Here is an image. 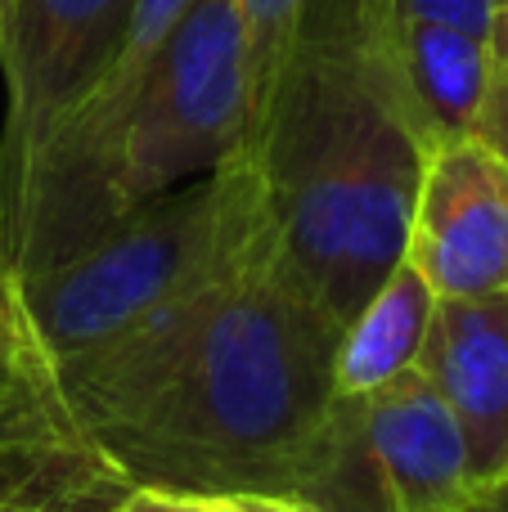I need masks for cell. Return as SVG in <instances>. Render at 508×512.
<instances>
[{"instance_id": "1", "label": "cell", "mask_w": 508, "mask_h": 512, "mask_svg": "<svg viewBox=\"0 0 508 512\" xmlns=\"http://www.w3.org/2000/svg\"><path fill=\"white\" fill-rule=\"evenodd\" d=\"M342 328L257 243L230 274L59 360L72 423L126 490L293 495Z\"/></svg>"}, {"instance_id": "2", "label": "cell", "mask_w": 508, "mask_h": 512, "mask_svg": "<svg viewBox=\"0 0 508 512\" xmlns=\"http://www.w3.org/2000/svg\"><path fill=\"white\" fill-rule=\"evenodd\" d=\"M239 158L275 261L342 328L405 261L428 158L365 0L311 5L261 77Z\"/></svg>"}, {"instance_id": "3", "label": "cell", "mask_w": 508, "mask_h": 512, "mask_svg": "<svg viewBox=\"0 0 508 512\" xmlns=\"http://www.w3.org/2000/svg\"><path fill=\"white\" fill-rule=\"evenodd\" d=\"M257 243H266L257 189L234 158L140 203L68 261L18 279V292L45 351L72 360L216 283Z\"/></svg>"}, {"instance_id": "4", "label": "cell", "mask_w": 508, "mask_h": 512, "mask_svg": "<svg viewBox=\"0 0 508 512\" xmlns=\"http://www.w3.org/2000/svg\"><path fill=\"white\" fill-rule=\"evenodd\" d=\"M252 90L234 0H194L108 144L90 189L86 243L140 203L239 158L252 126Z\"/></svg>"}, {"instance_id": "5", "label": "cell", "mask_w": 508, "mask_h": 512, "mask_svg": "<svg viewBox=\"0 0 508 512\" xmlns=\"http://www.w3.org/2000/svg\"><path fill=\"white\" fill-rule=\"evenodd\" d=\"M288 499L311 512H468L477 486L450 409L410 373L374 396L333 400Z\"/></svg>"}, {"instance_id": "6", "label": "cell", "mask_w": 508, "mask_h": 512, "mask_svg": "<svg viewBox=\"0 0 508 512\" xmlns=\"http://www.w3.org/2000/svg\"><path fill=\"white\" fill-rule=\"evenodd\" d=\"M135 0H5L0 14V216L50 131L108 68Z\"/></svg>"}, {"instance_id": "7", "label": "cell", "mask_w": 508, "mask_h": 512, "mask_svg": "<svg viewBox=\"0 0 508 512\" xmlns=\"http://www.w3.org/2000/svg\"><path fill=\"white\" fill-rule=\"evenodd\" d=\"M405 261L437 301L508 292V162L464 135L428 149Z\"/></svg>"}, {"instance_id": "8", "label": "cell", "mask_w": 508, "mask_h": 512, "mask_svg": "<svg viewBox=\"0 0 508 512\" xmlns=\"http://www.w3.org/2000/svg\"><path fill=\"white\" fill-rule=\"evenodd\" d=\"M419 373L455 418L482 499L508 481V292L437 301Z\"/></svg>"}, {"instance_id": "9", "label": "cell", "mask_w": 508, "mask_h": 512, "mask_svg": "<svg viewBox=\"0 0 508 512\" xmlns=\"http://www.w3.org/2000/svg\"><path fill=\"white\" fill-rule=\"evenodd\" d=\"M68 441L86 436L72 423L59 360L32 328L18 279L0 274V472Z\"/></svg>"}, {"instance_id": "10", "label": "cell", "mask_w": 508, "mask_h": 512, "mask_svg": "<svg viewBox=\"0 0 508 512\" xmlns=\"http://www.w3.org/2000/svg\"><path fill=\"white\" fill-rule=\"evenodd\" d=\"M432 306L437 292L410 261H401L374 288V297L342 324L333 351V400L374 396L419 373Z\"/></svg>"}, {"instance_id": "11", "label": "cell", "mask_w": 508, "mask_h": 512, "mask_svg": "<svg viewBox=\"0 0 508 512\" xmlns=\"http://www.w3.org/2000/svg\"><path fill=\"white\" fill-rule=\"evenodd\" d=\"M126 481L90 450L68 441L0 472V512H113Z\"/></svg>"}, {"instance_id": "12", "label": "cell", "mask_w": 508, "mask_h": 512, "mask_svg": "<svg viewBox=\"0 0 508 512\" xmlns=\"http://www.w3.org/2000/svg\"><path fill=\"white\" fill-rule=\"evenodd\" d=\"M374 32H401V27H459V32L486 36L495 0H365Z\"/></svg>"}, {"instance_id": "13", "label": "cell", "mask_w": 508, "mask_h": 512, "mask_svg": "<svg viewBox=\"0 0 508 512\" xmlns=\"http://www.w3.org/2000/svg\"><path fill=\"white\" fill-rule=\"evenodd\" d=\"M311 5L315 0H234V9L243 18V36H248L252 86H261V77L279 63V54L288 50L293 32L311 14ZM252 99H257V90H252Z\"/></svg>"}, {"instance_id": "14", "label": "cell", "mask_w": 508, "mask_h": 512, "mask_svg": "<svg viewBox=\"0 0 508 512\" xmlns=\"http://www.w3.org/2000/svg\"><path fill=\"white\" fill-rule=\"evenodd\" d=\"M473 140L508 162V0H500L486 27V86L473 122Z\"/></svg>"}, {"instance_id": "15", "label": "cell", "mask_w": 508, "mask_h": 512, "mask_svg": "<svg viewBox=\"0 0 508 512\" xmlns=\"http://www.w3.org/2000/svg\"><path fill=\"white\" fill-rule=\"evenodd\" d=\"M113 512H311L288 495H185V490H126Z\"/></svg>"}, {"instance_id": "16", "label": "cell", "mask_w": 508, "mask_h": 512, "mask_svg": "<svg viewBox=\"0 0 508 512\" xmlns=\"http://www.w3.org/2000/svg\"><path fill=\"white\" fill-rule=\"evenodd\" d=\"M473 512H508V481H500L495 490H486V495L473 504Z\"/></svg>"}, {"instance_id": "17", "label": "cell", "mask_w": 508, "mask_h": 512, "mask_svg": "<svg viewBox=\"0 0 508 512\" xmlns=\"http://www.w3.org/2000/svg\"><path fill=\"white\" fill-rule=\"evenodd\" d=\"M0 14H5V0H0Z\"/></svg>"}, {"instance_id": "18", "label": "cell", "mask_w": 508, "mask_h": 512, "mask_svg": "<svg viewBox=\"0 0 508 512\" xmlns=\"http://www.w3.org/2000/svg\"><path fill=\"white\" fill-rule=\"evenodd\" d=\"M495 5H500V0H495Z\"/></svg>"}, {"instance_id": "19", "label": "cell", "mask_w": 508, "mask_h": 512, "mask_svg": "<svg viewBox=\"0 0 508 512\" xmlns=\"http://www.w3.org/2000/svg\"><path fill=\"white\" fill-rule=\"evenodd\" d=\"M468 512H473V508H468Z\"/></svg>"}]
</instances>
